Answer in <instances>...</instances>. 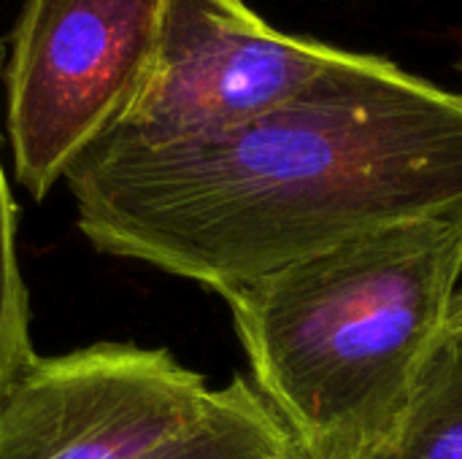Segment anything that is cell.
I'll return each instance as SVG.
<instances>
[{
    "label": "cell",
    "mask_w": 462,
    "mask_h": 459,
    "mask_svg": "<svg viewBox=\"0 0 462 459\" xmlns=\"http://www.w3.org/2000/svg\"><path fill=\"white\" fill-rule=\"evenodd\" d=\"M65 181L95 249L227 295L462 203V92L352 51L249 124L162 143L108 133Z\"/></svg>",
    "instance_id": "1"
},
{
    "label": "cell",
    "mask_w": 462,
    "mask_h": 459,
    "mask_svg": "<svg viewBox=\"0 0 462 459\" xmlns=\"http://www.w3.org/2000/svg\"><path fill=\"white\" fill-rule=\"evenodd\" d=\"M462 203L292 262L225 298L252 384L306 459H376L449 330Z\"/></svg>",
    "instance_id": "2"
},
{
    "label": "cell",
    "mask_w": 462,
    "mask_h": 459,
    "mask_svg": "<svg viewBox=\"0 0 462 459\" xmlns=\"http://www.w3.org/2000/svg\"><path fill=\"white\" fill-rule=\"evenodd\" d=\"M165 0H24L5 62L14 170L43 200L138 97Z\"/></svg>",
    "instance_id": "3"
},
{
    "label": "cell",
    "mask_w": 462,
    "mask_h": 459,
    "mask_svg": "<svg viewBox=\"0 0 462 459\" xmlns=\"http://www.w3.org/2000/svg\"><path fill=\"white\" fill-rule=\"evenodd\" d=\"M349 54L276 30L246 0H165L152 70L111 133L149 143L225 133L290 106Z\"/></svg>",
    "instance_id": "4"
},
{
    "label": "cell",
    "mask_w": 462,
    "mask_h": 459,
    "mask_svg": "<svg viewBox=\"0 0 462 459\" xmlns=\"http://www.w3.org/2000/svg\"><path fill=\"white\" fill-rule=\"evenodd\" d=\"M211 395L165 349L32 354L0 398V459H146L192 427Z\"/></svg>",
    "instance_id": "5"
},
{
    "label": "cell",
    "mask_w": 462,
    "mask_h": 459,
    "mask_svg": "<svg viewBox=\"0 0 462 459\" xmlns=\"http://www.w3.org/2000/svg\"><path fill=\"white\" fill-rule=\"evenodd\" d=\"M146 459H306L254 390L236 376L214 390L200 419Z\"/></svg>",
    "instance_id": "6"
},
{
    "label": "cell",
    "mask_w": 462,
    "mask_h": 459,
    "mask_svg": "<svg viewBox=\"0 0 462 459\" xmlns=\"http://www.w3.org/2000/svg\"><path fill=\"white\" fill-rule=\"evenodd\" d=\"M376 459H462V338L436 346L414 400Z\"/></svg>",
    "instance_id": "7"
},
{
    "label": "cell",
    "mask_w": 462,
    "mask_h": 459,
    "mask_svg": "<svg viewBox=\"0 0 462 459\" xmlns=\"http://www.w3.org/2000/svg\"><path fill=\"white\" fill-rule=\"evenodd\" d=\"M27 319V289L16 254V203L0 157V398L35 354L30 346Z\"/></svg>",
    "instance_id": "8"
},
{
    "label": "cell",
    "mask_w": 462,
    "mask_h": 459,
    "mask_svg": "<svg viewBox=\"0 0 462 459\" xmlns=\"http://www.w3.org/2000/svg\"><path fill=\"white\" fill-rule=\"evenodd\" d=\"M449 333H455V335H460L462 338V284H460V289H457L455 303H452V314H449Z\"/></svg>",
    "instance_id": "9"
},
{
    "label": "cell",
    "mask_w": 462,
    "mask_h": 459,
    "mask_svg": "<svg viewBox=\"0 0 462 459\" xmlns=\"http://www.w3.org/2000/svg\"><path fill=\"white\" fill-rule=\"evenodd\" d=\"M460 73H462V62H460Z\"/></svg>",
    "instance_id": "10"
}]
</instances>
